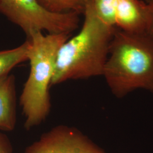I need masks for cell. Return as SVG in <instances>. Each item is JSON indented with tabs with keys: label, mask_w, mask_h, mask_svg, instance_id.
I'll use <instances>...</instances> for the list:
<instances>
[{
	"label": "cell",
	"mask_w": 153,
	"mask_h": 153,
	"mask_svg": "<svg viewBox=\"0 0 153 153\" xmlns=\"http://www.w3.org/2000/svg\"><path fill=\"white\" fill-rule=\"evenodd\" d=\"M83 13L81 30L59 49L51 86L103 74L116 29L99 18L91 0L86 2Z\"/></svg>",
	"instance_id": "1"
},
{
	"label": "cell",
	"mask_w": 153,
	"mask_h": 153,
	"mask_svg": "<svg viewBox=\"0 0 153 153\" xmlns=\"http://www.w3.org/2000/svg\"><path fill=\"white\" fill-rule=\"evenodd\" d=\"M103 76L117 98L138 89L153 93V39L116 30Z\"/></svg>",
	"instance_id": "2"
},
{
	"label": "cell",
	"mask_w": 153,
	"mask_h": 153,
	"mask_svg": "<svg viewBox=\"0 0 153 153\" xmlns=\"http://www.w3.org/2000/svg\"><path fill=\"white\" fill-rule=\"evenodd\" d=\"M69 36L70 33L44 35L38 31L27 36V61L30 70L19 97L26 130L40 125L49 115L51 108L49 88L57 57Z\"/></svg>",
	"instance_id": "3"
},
{
	"label": "cell",
	"mask_w": 153,
	"mask_h": 153,
	"mask_svg": "<svg viewBox=\"0 0 153 153\" xmlns=\"http://www.w3.org/2000/svg\"><path fill=\"white\" fill-rule=\"evenodd\" d=\"M0 13L21 28L27 36L38 31L71 33L79 22L78 13L51 12L38 0H0Z\"/></svg>",
	"instance_id": "4"
},
{
	"label": "cell",
	"mask_w": 153,
	"mask_h": 153,
	"mask_svg": "<svg viewBox=\"0 0 153 153\" xmlns=\"http://www.w3.org/2000/svg\"><path fill=\"white\" fill-rule=\"evenodd\" d=\"M24 153H107L76 127L59 125L43 133Z\"/></svg>",
	"instance_id": "5"
},
{
	"label": "cell",
	"mask_w": 153,
	"mask_h": 153,
	"mask_svg": "<svg viewBox=\"0 0 153 153\" xmlns=\"http://www.w3.org/2000/svg\"><path fill=\"white\" fill-rule=\"evenodd\" d=\"M151 11V4L142 0H117L116 26L126 33L147 35Z\"/></svg>",
	"instance_id": "6"
},
{
	"label": "cell",
	"mask_w": 153,
	"mask_h": 153,
	"mask_svg": "<svg viewBox=\"0 0 153 153\" xmlns=\"http://www.w3.org/2000/svg\"><path fill=\"white\" fill-rule=\"evenodd\" d=\"M16 124V78L9 74L0 78V130L12 131Z\"/></svg>",
	"instance_id": "7"
},
{
	"label": "cell",
	"mask_w": 153,
	"mask_h": 153,
	"mask_svg": "<svg viewBox=\"0 0 153 153\" xmlns=\"http://www.w3.org/2000/svg\"><path fill=\"white\" fill-rule=\"evenodd\" d=\"M28 41L15 48L0 51V78L9 74L16 65L27 61Z\"/></svg>",
	"instance_id": "8"
},
{
	"label": "cell",
	"mask_w": 153,
	"mask_h": 153,
	"mask_svg": "<svg viewBox=\"0 0 153 153\" xmlns=\"http://www.w3.org/2000/svg\"><path fill=\"white\" fill-rule=\"evenodd\" d=\"M48 11L63 13L83 11L85 5L88 0H38Z\"/></svg>",
	"instance_id": "9"
},
{
	"label": "cell",
	"mask_w": 153,
	"mask_h": 153,
	"mask_svg": "<svg viewBox=\"0 0 153 153\" xmlns=\"http://www.w3.org/2000/svg\"><path fill=\"white\" fill-rule=\"evenodd\" d=\"M91 1L99 18L105 24L115 27V17L117 0Z\"/></svg>",
	"instance_id": "10"
},
{
	"label": "cell",
	"mask_w": 153,
	"mask_h": 153,
	"mask_svg": "<svg viewBox=\"0 0 153 153\" xmlns=\"http://www.w3.org/2000/svg\"><path fill=\"white\" fill-rule=\"evenodd\" d=\"M13 151L10 140L5 134L0 132V153H12Z\"/></svg>",
	"instance_id": "11"
},
{
	"label": "cell",
	"mask_w": 153,
	"mask_h": 153,
	"mask_svg": "<svg viewBox=\"0 0 153 153\" xmlns=\"http://www.w3.org/2000/svg\"><path fill=\"white\" fill-rule=\"evenodd\" d=\"M150 4H151V6H152V11H151L150 22V25H149V27L148 33H147V35L153 40V1Z\"/></svg>",
	"instance_id": "12"
},
{
	"label": "cell",
	"mask_w": 153,
	"mask_h": 153,
	"mask_svg": "<svg viewBox=\"0 0 153 153\" xmlns=\"http://www.w3.org/2000/svg\"><path fill=\"white\" fill-rule=\"evenodd\" d=\"M142 1H145V2H146V3L149 4V3H151V2L153 1V0H142Z\"/></svg>",
	"instance_id": "13"
}]
</instances>
